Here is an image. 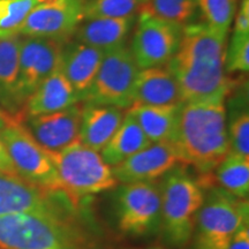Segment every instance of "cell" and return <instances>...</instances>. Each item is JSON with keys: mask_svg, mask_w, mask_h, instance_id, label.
Returning <instances> with one entry per match:
<instances>
[{"mask_svg": "<svg viewBox=\"0 0 249 249\" xmlns=\"http://www.w3.org/2000/svg\"><path fill=\"white\" fill-rule=\"evenodd\" d=\"M226 37L203 21L183 27L179 48L166 65L178 82L182 103L227 97L232 82L225 71Z\"/></svg>", "mask_w": 249, "mask_h": 249, "instance_id": "cell-1", "label": "cell"}, {"mask_svg": "<svg viewBox=\"0 0 249 249\" xmlns=\"http://www.w3.org/2000/svg\"><path fill=\"white\" fill-rule=\"evenodd\" d=\"M224 96L182 103L173 145L182 164L208 173L230 152Z\"/></svg>", "mask_w": 249, "mask_h": 249, "instance_id": "cell-2", "label": "cell"}, {"mask_svg": "<svg viewBox=\"0 0 249 249\" xmlns=\"http://www.w3.org/2000/svg\"><path fill=\"white\" fill-rule=\"evenodd\" d=\"M161 224L167 241L185 246L192 239L195 218L204 201V192L185 166L176 165L160 186Z\"/></svg>", "mask_w": 249, "mask_h": 249, "instance_id": "cell-3", "label": "cell"}, {"mask_svg": "<svg viewBox=\"0 0 249 249\" xmlns=\"http://www.w3.org/2000/svg\"><path fill=\"white\" fill-rule=\"evenodd\" d=\"M57 170L61 192L71 201L114 188L118 181L112 167L103 160L98 151L79 140L58 152H49Z\"/></svg>", "mask_w": 249, "mask_h": 249, "instance_id": "cell-4", "label": "cell"}, {"mask_svg": "<svg viewBox=\"0 0 249 249\" xmlns=\"http://www.w3.org/2000/svg\"><path fill=\"white\" fill-rule=\"evenodd\" d=\"M246 225H249L248 201L222 187L211 189L195 218L194 249H224Z\"/></svg>", "mask_w": 249, "mask_h": 249, "instance_id": "cell-5", "label": "cell"}, {"mask_svg": "<svg viewBox=\"0 0 249 249\" xmlns=\"http://www.w3.org/2000/svg\"><path fill=\"white\" fill-rule=\"evenodd\" d=\"M0 249H77L67 218L21 213L0 216Z\"/></svg>", "mask_w": 249, "mask_h": 249, "instance_id": "cell-6", "label": "cell"}, {"mask_svg": "<svg viewBox=\"0 0 249 249\" xmlns=\"http://www.w3.org/2000/svg\"><path fill=\"white\" fill-rule=\"evenodd\" d=\"M0 140L18 177L44 191L61 192L57 170L49 151L40 147L13 117L9 116L4 128L0 129Z\"/></svg>", "mask_w": 249, "mask_h": 249, "instance_id": "cell-7", "label": "cell"}, {"mask_svg": "<svg viewBox=\"0 0 249 249\" xmlns=\"http://www.w3.org/2000/svg\"><path fill=\"white\" fill-rule=\"evenodd\" d=\"M139 71L132 50L126 44L107 50L83 102L119 108L130 107Z\"/></svg>", "mask_w": 249, "mask_h": 249, "instance_id": "cell-8", "label": "cell"}, {"mask_svg": "<svg viewBox=\"0 0 249 249\" xmlns=\"http://www.w3.org/2000/svg\"><path fill=\"white\" fill-rule=\"evenodd\" d=\"M117 218L120 231L129 235L151 234L160 227L161 200L157 183H124L117 192Z\"/></svg>", "mask_w": 249, "mask_h": 249, "instance_id": "cell-9", "label": "cell"}, {"mask_svg": "<svg viewBox=\"0 0 249 249\" xmlns=\"http://www.w3.org/2000/svg\"><path fill=\"white\" fill-rule=\"evenodd\" d=\"M183 26L140 13L132 42L139 70L166 66L180 45Z\"/></svg>", "mask_w": 249, "mask_h": 249, "instance_id": "cell-10", "label": "cell"}, {"mask_svg": "<svg viewBox=\"0 0 249 249\" xmlns=\"http://www.w3.org/2000/svg\"><path fill=\"white\" fill-rule=\"evenodd\" d=\"M60 194L30 185L18 176L0 172V216L35 213L67 218L71 200L66 194Z\"/></svg>", "mask_w": 249, "mask_h": 249, "instance_id": "cell-11", "label": "cell"}, {"mask_svg": "<svg viewBox=\"0 0 249 249\" xmlns=\"http://www.w3.org/2000/svg\"><path fill=\"white\" fill-rule=\"evenodd\" d=\"M83 6L85 0H43L28 14L18 35L67 42L82 22Z\"/></svg>", "mask_w": 249, "mask_h": 249, "instance_id": "cell-12", "label": "cell"}, {"mask_svg": "<svg viewBox=\"0 0 249 249\" xmlns=\"http://www.w3.org/2000/svg\"><path fill=\"white\" fill-rule=\"evenodd\" d=\"M64 43L42 37L21 36L18 54V97L21 105L60 64Z\"/></svg>", "mask_w": 249, "mask_h": 249, "instance_id": "cell-13", "label": "cell"}, {"mask_svg": "<svg viewBox=\"0 0 249 249\" xmlns=\"http://www.w3.org/2000/svg\"><path fill=\"white\" fill-rule=\"evenodd\" d=\"M81 113L77 103L53 113L27 117L24 128L46 151L58 152L79 140Z\"/></svg>", "mask_w": 249, "mask_h": 249, "instance_id": "cell-14", "label": "cell"}, {"mask_svg": "<svg viewBox=\"0 0 249 249\" xmlns=\"http://www.w3.org/2000/svg\"><path fill=\"white\" fill-rule=\"evenodd\" d=\"M178 163V155L172 143H151L112 167V173L121 183L151 182L164 177Z\"/></svg>", "mask_w": 249, "mask_h": 249, "instance_id": "cell-15", "label": "cell"}, {"mask_svg": "<svg viewBox=\"0 0 249 249\" xmlns=\"http://www.w3.org/2000/svg\"><path fill=\"white\" fill-rule=\"evenodd\" d=\"M104 53L105 51L101 49L86 45L73 38L62 44L59 68L75 90L80 102L86 99Z\"/></svg>", "mask_w": 249, "mask_h": 249, "instance_id": "cell-16", "label": "cell"}, {"mask_svg": "<svg viewBox=\"0 0 249 249\" xmlns=\"http://www.w3.org/2000/svg\"><path fill=\"white\" fill-rule=\"evenodd\" d=\"M181 91L167 66L140 70L133 89V105H178Z\"/></svg>", "mask_w": 249, "mask_h": 249, "instance_id": "cell-17", "label": "cell"}, {"mask_svg": "<svg viewBox=\"0 0 249 249\" xmlns=\"http://www.w3.org/2000/svg\"><path fill=\"white\" fill-rule=\"evenodd\" d=\"M124 108L85 103L81 113L79 141L95 151H101L123 123Z\"/></svg>", "mask_w": 249, "mask_h": 249, "instance_id": "cell-18", "label": "cell"}, {"mask_svg": "<svg viewBox=\"0 0 249 249\" xmlns=\"http://www.w3.org/2000/svg\"><path fill=\"white\" fill-rule=\"evenodd\" d=\"M77 103L75 90L58 68L28 97L24 107L27 117H36L65 110Z\"/></svg>", "mask_w": 249, "mask_h": 249, "instance_id": "cell-19", "label": "cell"}, {"mask_svg": "<svg viewBox=\"0 0 249 249\" xmlns=\"http://www.w3.org/2000/svg\"><path fill=\"white\" fill-rule=\"evenodd\" d=\"M136 17L123 18H83L73 39L103 51L124 45Z\"/></svg>", "mask_w": 249, "mask_h": 249, "instance_id": "cell-20", "label": "cell"}, {"mask_svg": "<svg viewBox=\"0 0 249 249\" xmlns=\"http://www.w3.org/2000/svg\"><path fill=\"white\" fill-rule=\"evenodd\" d=\"M181 104L132 105L128 113L138 121L139 126L151 143L173 144Z\"/></svg>", "mask_w": 249, "mask_h": 249, "instance_id": "cell-21", "label": "cell"}, {"mask_svg": "<svg viewBox=\"0 0 249 249\" xmlns=\"http://www.w3.org/2000/svg\"><path fill=\"white\" fill-rule=\"evenodd\" d=\"M20 44V35L0 37V105L11 117L22 107L18 97Z\"/></svg>", "mask_w": 249, "mask_h": 249, "instance_id": "cell-22", "label": "cell"}, {"mask_svg": "<svg viewBox=\"0 0 249 249\" xmlns=\"http://www.w3.org/2000/svg\"><path fill=\"white\" fill-rule=\"evenodd\" d=\"M150 144L151 142L143 133L138 121L127 112L116 134L101 150V156L108 166L113 167Z\"/></svg>", "mask_w": 249, "mask_h": 249, "instance_id": "cell-23", "label": "cell"}, {"mask_svg": "<svg viewBox=\"0 0 249 249\" xmlns=\"http://www.w3.org/2000/svg\"><path fill=\"white\" fill-rule=\"evenodd\" d=\"M230 124L227 133L230 152L249 158V113L247 107V86L242 85L231 99Z\"/></svg>", "mask_w": 249, "mask_h": 249, "instance_id": "cell-24", "label": "cell"}, {"mask_svg": "<svg viewBox=\"0 0 249 249\" xmlns=\"http://www.w3.org/2000/svg\"><path fill=\"white\" fill-rule=\"evenodd\" d=\"M216 177L223 189L247 200L249 193V158L229 152L217 165Z\"/></svg>", "mask_w": 249, "mask_h": 249, "instance_id": "cell-25", "label": "cell"}, {"mask_svg": "<svg viewBox=\"0 0 249 249\" xmlns=\"http://www.w3.org/2000/svg\"><path fill=\"white\" fill-rule=\"evenodd\" d=\"M139 13L178 23H192L197 13L195 0H143Z\"/></svg>", "mask_w": 249, "mask_h": 249, "instance_id": "cell-26", "label": "cell"}, {"mask_svg": "<svg viewBox=\"0 0 249 249\" xmlns=\"http://www.w3.org/2000/svg\"><path fill=\"white\" fill-rule=\"evenodd\" d=\"M195 2L203 22L227 35L236 13V0H195Z\"/></svg>", "mask_w": 249, "mask_h": 249, "instance_id": "cell-27", "label": "cell"}, {"mask_svg": "<svg viewBox=\"0 0 249 249\" xmlns=\"http://www.w3.org/2000/svg\"><path fill=\"white\" fill-rule=\"evenodd\" d=\"M143 0H85L83 18L136 17Z\"/></svg>", "mask_w": 249, "mask_h": 249, "instance_id": "cell-28", "label": "cell"}, {"mask_svg": "<svg viewBox=\"0 0 249 249\" xmlns=\"http://www.w3.org/2000/svg\"><path fill=\"white\" fill-rule=\"evenodd\" d=\"M249 71V34L234 33L226 46L225 71L226 73H247Z\"/></svg>", "mask_w": 249, "mask_h": 249, "instance_id": "cell-29", "label": "cell"}, {"mask_svg": "<svg viewBox=\"0 0 249 249\" xmlns=\"http://www.w3.org/2000/svg\"><path fill=\"white\" fill-rule=\"evenodd\" d=\"M234 33L249 34V0H241L240 7L235 15Z\"/></svg>", "mask_w": 249, "mask_h": 249, "instance_id": "cell-30", "label": "cell"}, {"mask_svg": "<svg viewBox=\"0 0 249 249\" xmlns=\"http://www.w3.org/2000/svg\"><path fill=\"white\" fill-rule=\"evenodd\" d=\"M224 249H249V225L241 227Z\"/></svg>", "mask_w": 249, "mask_h": 249, "instance_id": "cell-31", "label": "cell"}, {"mask_svg": "<svg viewBox=\"0 0 249 249\" xmlns=\"http://www.w3.org/2000/svg\"><path fill=\"white\" fill-rule=\"evenodd\" d=\"M0 172L11 174V176H18L1 140H0Z\"/></svg>", "mask_w": 249, "mask_h": 249, "instance_id": "cell-32", "label": "cell"}, {"mask_svg": "<svg viewBox=\"0 0 249 249\" xmlns=\"http://www.w3.org/2000/svg\"><path fill=\"white\" fill-rule=\"evenodd\" d=\"M9 114L4 113L1 110H0V129H2L5 127L6 123H7Z\"/></svg>", "mask_w": 249, "mask_h": 249, "instance_id": "cell-33", "label": "cell"}]
</instances>
